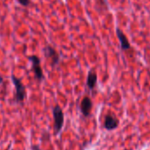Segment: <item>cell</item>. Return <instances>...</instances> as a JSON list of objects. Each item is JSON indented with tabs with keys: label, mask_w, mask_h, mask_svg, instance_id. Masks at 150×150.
<instances>
[{
	"label": "cell",
	"mask_w": 150,
	"mask_h": 150,
	"mask_svg": "<svg viewBox=\"0 0 150 150\" xmlns=\"http://www.w3.org/2000/svg\"><path fill=\"white\" fill-rule=\"evenodd\" d=\"M53 118H54V129L56 133H59L64 125V113L59 105H56L53 109Z\"/></svg>",
	"instance_id": "cell-1"
},
{
	"label": "cell",
	"mask_w": 150,
	"mask_h": 150,
	"mask_svg": "<svg viewBox=\"0 0 150 150\" xmlns=\"http://www.w3.org/2000/svg\"><path fill=\"white\" fill-rule=\"evenodd\" d=\"M11 80L13 82V84L15 85L16 89V94H15V99L17 102H23L26 97V89L23 83H21L20 79L15 77L14 76H11Z\"/></svg>",
	"instance_id": "cell-2"
},
{
	"label": "cell",
	"mask_w": 150,
	"mask_h": 150,
	"mask_svg": "<svg viewBox=\"0 0 150 150\" xmlns=\"http://www.w3.org/2000/svg\"><path fill=\"white\" fill-rule=\"evenodd\" d=\"M29 61L32 62V66H33V70L34 72L35 77L41 81L43 79V72L42 70L41 65H40V59L36 55H31L28 57Z\"/></svg>",
	"instance_id": "cell-3"
},
{
	"label": "cell",
	"mask_w": 150,
	"mask_h": 150,
	"mask_svg": "<svg viewBox=\"0 0 150 150\" xmlns=\"http://www.w3.org/2000/svg\"><path fill=\"white\" fill-rule=\"evenodd\" d=\"M116 33H117L118 38V40H119V42H120L121 49H122L123 51L130 49V48L132 47H131V44H130V42H129L127 37H126V35L124 33V32H123L121 29L117 28Z\"/></svg>",
	"instance_id": "cell-4"
},
{
	"label": "cell",
	"mask_w": 150,
	"mask_h": 150,
	"mask_svg": "<svg viewBox=\"0 0 150 150\" xmlns=\"http://www.w3.org/2000/svg\"><path fill=\"white\" fill-rule=\"evenodd\" d=\"M44 54L46 55V57L48 58H50L51 61H52V65L55 66L59 62V56H58V54L57 52L51 47V46H47L44 49Z\"/></svg>",
	"instance_id": "cell-5"
},
{
	"label": "cell",
	"mask_w": 150,
	"mask_h": 150,
	"mask_svg": "<svg viewBox=\"0 0 150 150\" xmlns=\"http://www.w3.org/2000/svg\"><path fill=\"white\" fill-rule=\"evenodd\" d=\"M118 126V120L112 114H108L104 120V127L107 130H113Z\"/></svg>",
	"instance_id": "cell-6"
},
{
	"label": "cell",
	"mask_w": 150,
	"mask_h": 150,
	"mask_svg": "<svg viewBox=\"0 0 150 150\" xmlns=\"http://www.w3.org/2000/svg\"><path fill=\"white\" fill-rule=\"evenodd\" d=\"M92 106H93V104H92L91 99L88 97L83 98L81 104H80V109H81V112L84 116H88L90 114Z\"/></svg>",
	"instance_id": "cell-7"
},
{
	"label": "cell",
	"mask_w": 150,
	"mask_h": 150,
	"mask_svg": "<svg viewBox=\"0 0 150 150\" xmlns=\"http://www.w3.org/2000/svg\"><path fill=\"white\" fill-rule=\"evenodd\" d=\"M97 82V75L94 70H90L88 76V80H87V85L90 90H93L95 87Z\"/></svg>",
	"instance_id": "cell-8"
},
{
	"label": "cell",
	"mask_w": 150,
	"mask_h": 150,
	"mask_svg": "<svg viewBox=\"0 0 150 150\" xmlns=\"http://www.w3.org/2000/svg\"><path fill=\"white\" fill-rule=\"evenodd\" d=\"M18 2L23 6H27L30 4V0H18Z\"/></svg>",
	"instance_id": "cell-9"
},
{
	"label": "cell",
	"mask_w": 150,
	"mask_h": 150,
	"mask_svg": "<svg viewBox=\"0 0 150 150\" xmlns=\"http://www.w3.org/2000/svg\"><path fill=\"white\" fill-rule=\"evenodd\" d=\"M33 149H34V150H39V149H38V147H37V146H34V148H33Z\"/></svg>",
	"instance_id": "cell-10"
},
{
	"label": "cell",
	"mask_w": 150,
	"mask_h": 150,
	"mask_svg": "<svg viewBox=\"0 0 150 150\" xmlns=\"http://www.w3.org/2000/svg\"><path fill=\"white\" fill-rule=\"evenodd\" d=\"M2 82H3V78H2V77L0 76V83H1Z\"/></svg>",
	"instance_id": "cell-11"
},
{
	"label": "cell",
	"mask_w": 150,
	"mask_h": 150,
	"mask_svg": "<svg viewBox=\"0 0 150 150\" xmlns=\"http://www.w3.org/2000/svg\"><path fill=\"white\" fill-rule=\"evenodd\" d=\"M149 60H150V56H149Z\"/></svg>",
	"instance_id": "cell-12"
}]
</instances>
